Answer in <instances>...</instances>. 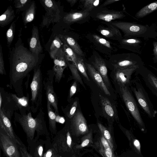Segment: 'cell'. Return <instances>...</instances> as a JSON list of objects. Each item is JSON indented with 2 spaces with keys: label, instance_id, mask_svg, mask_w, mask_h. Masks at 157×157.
<instances>
[{
  "label": "cell",
  "instance_id": "d6986e66",
  "mask_svg": "<svg viewBox=\"0 0 157 157\" xmlns=\"http://www.w3.org/2000/svg\"><path fill=\"white\" fill-rule=\"evenodd\" d=\"M53 59V71L55 74V81L59 83L62 77L65 69L68 66L62 47L58 52Z\"/></svg>",
  "mask_w": 157,
  "mask_h": 157
},
{
  "label": "cell",
  "instance_id": "4316f807",
  "mask_svg": "<svg viewBox=\"0 0 157 157\" xmlns=\"http://www.w3.org/2000/svg\"><path fill=\"white\" fill-rule=\"evenodd\" d=\"M42 5L46 11L43 22H52L56 17V12L59 11L58 7L54 1L51 0H42Z\"/></svg>",
  "mask_w": 157,
  "mask_h": 157
},
{
  "label": "cell",
  "instance_id": "44dd1931",
  "mask_svg": "<svg viewBox=\"0 0 157 157\" xmlns=\"http://www.w3.org/2000/svg\"><path fill=\"white\" fill-rule=\"evenodd\" d=\"M143 43L140 39L137 38L123 37L117 42L119 48L126 49L140 54L142 53Z\"/></svg>",
  "mask_w": 157,
  "mask_h": 157
},
{
  "label": "cell",
  "instance_id": "74e56055",
  "mask_svg": "<svg viewBox=\"0 0 157 157\" xmlns=\"http://www.w3.org/2000/svg\"><path fill=\"white\" fill-rule=\"evenodd\" d=\"M67 62L68 66L71 71L73 78L76 81L80 83V84L85 87V86L79 74L78 71L75 63L67 60Z\"/></svg>",
  "mask_w": 157,
  "mask_h": 157
},
{
  "label": "cell",
  "instance_id": "2e32d148",
  "mask_svg": "<svg viewBox=\"0 0 157 157\" xmlns=\"http://www.w3.org/2000/svg\"><path fill=\"white\" fill-rule=\"evenodd\" d=\"M90 18V12L73 10L64 15L62 21L66 27L69 28L74 23L81 24L89 22Z\"/></svg>",
  "mask_w": 157,
  "mask_h": 157
},
{
  "label": "cell",
  "instance_id": "9a60e30c",
  "mask_svg": "<svg viewBox=\"0 0 157 157\" xmlns=\"http://www.w3.org/2000/svg\"><path fill=\"white\" fill-rule=\"evenodd\" d=\"M68 125L71 134L79 136L88 132V128L86 121L82 113L79 110L77 111L70 119Z\"/></svg>",
  "mask_w": 157,
  "mask_h": 157
},
{
  "label": "cell",
  "instance_id": "f5cc1de1",
  "mask_svg": "<svg viewBox=\"0 0 157 157\" xmlns=\"http://www.w3.org/2000/svg\"><path fill=\"white\" fill-rule=\"evenodd\" d=\"M133 144L135 147L140 152V145L139 141L136 139H134L133 141Z\"/></svg>",
  "mask_w": 157,
  "mask_h": 157
},
{
  "label": "cell",
  "instance_id": "ffe728a7",
  "mask_svg": "<svg viewBox=\"0 0 157 157\" xmlns=\"http://www.w3.org/2000/svg\"><path fill=\"white\" fill-rule=\"evenodd\" d=\"M137 69L132 68L113 70L114 80L120 87L130 86L132 80V76Z\"/></svg>",
  "mask_w": 157,
  "mask_h": 157
},
{
  "label": "cell",
  "instance_id": "ba28073f",
  "mask_svg": "<svg viewBox=\"0 0 157 157\" xmlns=\"http://www.w3.org/2000/svg\"><path fill=\"white\" fill-rule=\"evenodd\" d=\"M85 37L95 50L109 57L118 51L117 44L106 39L95 32L87 33Z\"/></svg>",
  "mask_w": 157,
  "mask_h": 157
},
{
  "label": "cell",
  "instance_id": "7bdbcfd3",
  "mask_svg": "<svg viewBox=\"0 0 157 157\" xmlns=\"http://www.w3.org/2000/svg\"><path fill=\"white\" fill-rule=\"evenodd\" d=\"M77 105V101H75L71 105L69 110L64 113L66 117L69 119H71L75 115Z\"/></svg>",
  "mask_w": 157,
  "mask_h": 157
},
{
  "label": "cell",
  "instance_id": "ee69618b",
  "mask_svg": "<svg viewBox=\"0 0 157 157\" xmlns=\"http://www.w3.org/2000/svg\"><path fill=\"white\" fill-rule=\"evenodd\" d=\"M19 149L21 157H33L28 151L27 147L22 141L18 144Z\"/></svg>",
  "mask_w": 157,
  "mask_h": 157
},
{
  "label": "cell",
  "instance_id": "d6a6232c",
  "mask_svg": "<svg viewBox=\"0 0 157 157\" xmlns=\"http://www.w3.org/2000/svg\"><path fill=\"white\" fill-rule=\"evenodd\" d=\"M157 10V1L152 2L142 8L135 15V17L140 18L148 15Z\"/></svg>",
  "mask_w": 157,
  "mask_h": 157
},
{
  "label": "cell",
  "instance_id": "e575fe53",
  "mask_svg": "<svg viewBox=\"0 0 157 157\" xmlns=\"http://www.w3.org/2000/svg\"><path fill=\"white\" fill-rule=\"evenodd\" d=\"M63 42L59 36H56L52 41L50 47L49 55L51 58L54 59L59 50L62 47Z\"/></svg>",
  "mask_w": 157,
  "mask_h": 157
},
{
  "label": "cell",
  "instance_id": "ac0fdd59",
  "mask_svg": "<svg viewBox=\"0 0 157 157\" xmlns=\"http://www.w3.org/2000/svg\"><path fill=\"white\" fill-rule=\"evenodd\" d=\"M105 25H99L96 29L97 31L105 38L117 41L123 38L121 31L109 22L103 23Z\"/></svg>",
  "mask_w": 157,
  "mask_h": 157
},
{
  "label": "cell",
  "instance_id": "c3c4849f",
  "mask_svg": "<svg viewBox=\"0 0 157 157\" xmlns=\"http://www.w3.org/2000/svg\"><path fill=\"white\" fill-rule=\"evenodd\" d=\"M56 153V151L52 146L44 152L43 157H52Z\"/></svg>",
  "mask_w": 157,
  "mask_h": 157
},
{
  "label": "cell",
  "instance_id": "e0dca14e",
  "mask_svg": "<svg viewBox=\"0 0 157 157\" xmlns=\"http://www.w3.org/2000/svg\"><path fill=\"white\" fill-rule=\"evenodd\" d=\"M135 75L141 76L146 86L157 97V77L145 66L137 69Z\"/></svg>",
  "mask_w": 157,
  "mask_h": 157
},
{
  "label": "cell",
  "instance_id": "484cf974",
  "mask_svg": "<svg viewBox=\"0 0 157 157\" xmlns=\"http://www.w3.org/2000/svg\"><path fill=\"white\" fill-rule=\"evenodd\" d=\"M11 95L14 101L17 109L21 114H26L31 112L30 100L29 95L27 93L26 96L18 97L16 94L11 93Z\"/></svg>",
  "mask_w": 157,
  "mask_h": 157
},
{
  "label": "cell",
  "instance_id": "5b68a950",
  "mask_svg": "<svg viewBox=\"0 0 157 157\" xmlns=\"http://www.w3.org/2000/svg\"><path fill=\"white\" fill-rule=\"evenodd\" d=\"M130 88L135 97L138 105L143 110L147 117L153 119L157 113L139 77L136 76L132 80Z\"/></svg>",
  "mask_w": 157,
  "mask_h": 157
},
{
  "label": "cell",
  "instance_id": "9c48e42d",
  "mask_svg": "<svg viewBox=\"0 0 157 157\" xmlns=\"http://www.w3.org/2000/svg\"><path fill=\"white\" fill-rule=\"evenodd\" d=\"M122 99L128 111L138 125L143 129L145 127L138 105L129 86L120 87Z\"/></svg>",
  "mask_w": 157,
  "mask_h": 157
},
{
  "label": "cell",
  "instance_id": "ab89813d",
  "mask_svg": "<svg viewBox=\"0 0 157 157\" xmlns=\"http://www.w3.org/2000/svg\"><path fill=\"white\" fill-rule=\"evenodd\" d=\"M98 126L102 135L109 143L113 149V139L109 131L104 126L100 123H98Z\"/></svg>",
  "mask_w": 157,
  "mask_h": 157
},
{
  "label": "cell",
  "instance_id": "6f0895ef",
  "mask_svg": "<svg viewBox=\"0 0 157 157\" xmlns=\"http://www.w3.org/2000/svg\"><path fill=\"white\" fill-rule=\"evenodd\" d=\"M71 157H76L75 155H73L72 156H71Z\"/></svg>",
  "mask_w": 157,
  "mask_h": 157
},
{
  "label": "cell",
  "instance_id": "8fae6325",
  "mask_svg": "<svg viewBox=\"0 0 157 157\" xmlns=\"http://www.w3.org/2000/svg\"><path fill=\"white\" fill-rule=\"evenodd\" d=\"M54 77L53 70L48 71L43 80V88L45 91L47 101L50 104L56 116H58L59 115L58 99L53 86Z\"/></svg>",
  "mask_w": 157,
  "mask_h": 157
},
{
  "label": "cell",
  "instance_id": "d590c367",
  "mask_svg": "<svg viewBox=\"0 0 157 157\" xmlns=\"http://www.w3.org/2000/svg\"><path fill=\"white\" fill-rule=\"evenodd\" d=\"M35 8V3L34 1H33L25 13L23 18L24 24L25 25L33 20L34 18Z\"/></svg>",
  "mask_w": 157,
  "mask_h": 157
},
{
  "label": "cell",
  "instance_id": "603a6c76",
  "mask_svg": "<svg viewBox=\"0 0 157 157\" xmlns=\"http://www.w3.org/2000/svg\"><path fill=\"white\" fill-rule=\"evenodd\" d=\"M11 121L0 109V128L16 143L19 144L21 141L15 133Z\"/></svg>",
  "mask_w": 157,
  "mask_h": 157
},
{
  "label": "cell",
  "instance_id": "8d00e7d4",
  "mask_svg": "<svg viewBox=\"0 0 157 157\" xmlns=\"http://www.w3.org/2000/svg\"><path fill=\"white\" fill-rule=\"evenodd\" d=\"M84 58L78 56L75 64L78 71L83 75L88 81H90V78L87 74V71L85 64Z\"/></svg>",
  "mask_w": 157,
  "mask_h": 157
},
{
  "label": "cell",
  "instance_id": "f546056e",
  "mask_svg": "<svg viewBox=\"0 0 157 157\" xmlns=\"http://www.w3.org/2000/svg\"><path fill=\"white\" fill-rule=\"evenodd\" d=\"M47 107L48 116L49 128L51 133L55 135L57 131L56 127V115L49 102L47 101Z\"/></svg>",
  "mask_w": 157,
  "mask_h": 157
},
{
  "label": "cell",
  "instance_id": "83f0119b",
  "mask_svg": "<svg viewBox=\"0 0 157 157\" xmlns=\"http://www.w3.org/2000/svg\"><path fill=\"white\" fill-rule=\"evenodd\" d=\"M29 50L38 55L43 52V48L40 40L38 27L33 25L32 31V36L29 43Z\"/></svg>",
  "mask_w": 157,
  "mask_h": 157
},
{
  "label": "cell",
  "instance_id": "3957f363",
  "mask_svg": "<svg viewBox=\"0 0 157 157\" xmlns=\"http://www.w3.org/2000/svg\"><path fill=\"white\" fill-rule=\"evenodd\" d=\"M118 28L123 33L124 38L140 37L145 40L150 38L156 39V25H142L134 22L122 21H114L109 22Z\"/></svg>",
  "mask_w": 157,
  "mask_h": 157
},
{
  "label": "cell",
  "instance_id": "db71d44e",
  "mask_svg": "<svg viewBox=\"0 0 157 157\" xmlns=\"http://www.w3.org/2000/svg\"><path fill=\"white\" fill-rule=\"evenodd\" d=\"M67 1L70 3L71 7H73L78 1V0H67Z\"/></svg>",
  "mask_w": 157,
  "mask_h": 157
},
{
  "label": "cell",
  "instance_id": "6da1fadb",
  "mask_svg": "<svg viewBox=\"0 0 157 157\" xmlns=\"http://www.w3.org/2000/svg\"><path fill=\"white\" fill-rule=\"evenodd\" d=\"M39 56L26 48L20 38L10 51L9 85L18 97L24 96V79L40 65L41 61Z\"/></svg>",
  "mask_w": 157,
  "mask_h": 157
},
{
  "label": "cell",
  "instance_id": "7402d4cb",
  "mask_svg": "<svg viewBox=\"0 0 157 157\" xmlns=\"http://www.w3.org/2000/svg\"><path fill=\"white\" fill-rule=\"evenodd\" d=\"M52 146L51 140L39 139L28 147L29 152L33 157H43L44 152Z\"/></svg>",
  "mask_w": 157,
  "mask_h": 157
},
{
  "label": "cell",
  "instance_id": "8992f818",
  "mask_svg": "<svg viewBox=\"0 0 157 157\" xmlns=\"http://www.w3.org/2000/svg\"><path fill=\"white\" fill-rule=\"evenodd\" d=\"M40 66L33 70V78L30 84L31 112L33 113H36L42 107L44 79Z\"/></svg>",
  "mask_w": 157,
  "mask_h": 157
},
{
  "label": "cell",
  "instance_id": "7c38bea8",
  "mask_svg": "<svg viewBox=\"0 0 157 157\" xmlns=\"http://www.w3.org/2000/svg\"><path fill=\"white\" fill-rule=\"evenodd\" d=\"M0 146L6 157H21L17 144L0 128Z\"/></svg>",
  "mask_w": 157,
  "mask_h": 157
},
{
  "label": "cell",
  "instance_id": "f907efd6",
  "mask_svg": "<svg viewBox=\"0 0 157 157\" xmlns=\"http://www.w3.org/2000/svg\"><path fill=\"white\" fill-rule=\"evenodd\" d=\"M153 53L152 54L153 56L152 60L154 63H157V41H154L153 42Z\"/></svg>",
  "mask_w": 157,
  "mask_h": 157
},
{
  "label": "cell",
  "instance_id": "680465c9",
  "mask_svg": "<svg viewBox=\"0 0 157 157\" xmlns=\"http://www.w3.org/2000/svg\"><path fill=\"white\" fill-rule=\"evenodd\" d=\"M156 30L157 31V27H156Z\"/></svg>",
  "mask_w": 157,
  "mask_h": 157
},
{
  "label": "cell",
  "instance_id": "4fadbf2b",
  "mask_svg": "<svg viewBox=\"0 0 157 157\" xmlns=\"http://www.w3.org/2000/svg\"><path fill=\"white\" fill-rule=\"evenodd\" d=\"M100 74L108 87L110 86L108 76V70L106 59H104L96 51H93L88 59V62Z\"/></svg>",
  "mask_w": 157,
  "mask_h": 157
},
{
  "label": "cell",
  "instance_id": "d4e9b609",
  "mask_svg": "<svg viewBox=\"0 0 157 157\" xmlns=\"http://www.w3.org/2000/svg\"><path fill=\"white\" fill-rule=\"evenodd\" d=\"M100 102L102 111L104 116L109 121L117 120V115L116 110L109 100L105 97L100 94Z\"/></svg>",
  "mask_w": 157,
  "mask_h": 157
},
{
  "label": "cell",
  "instance_id": "7dc6e473",
  "mask_svg": "<svg viewBox=\"0 0 157 157\" xmlns=\"http://www.w3.org/2000/svg\"><path fill=\"white\" fill-rule=\"evenodd\" d=\"M30 1L28 0H17L14 1L15 7L18 9H21L28 4Z\"/></svg>",
  "mask_w": 157,
  "mask_h": 157
},
{
  "label": "cell",
  "instance_id": "f35d334b",
  "mask_svg": "<svg viewBox=\"0 0 157 157\" xmlns=\"http://www.w3.org/2000/svg\"><path fill=\"white\" fill-rule=\"evenodd\" d=\"M92 135L91 132L88 133L84 136L81 139V143L75 147V149H80L87 146L93 144Z\"/></svg>",
  "mask_w": 157,
  "mask_h": 157
},
{
  "label": "cell",
  "instance_id": "f6af8a7d",
  "mask_svg": "<svg viewBox=\"0 0 157 157\" xmlns=\"http://www.w3.org/2000/svg\"><path fill=\"white\" fill-rule=\"evenodd\" d=\"M112 149L110 147L98 151L103 157H115Z\"/></svg>",
  "mask_w": 157,
  "mask_h": 157
},
{
  "label": "cell",
  "instance_id": "836d02e7",
  "mask_svg": "<svg viewBox=\"0 0 157 157\" xmlns=\"http://www.w3.org/2000/svg\"><path fill=\"white\" fill-rule=\"evenodd\" d=\"M61 40L63 44V49L67 60L72 62L75 64L78 56L64 40Z\"/></svg>",
  "mask_w": 157,
  "mask_h": 157
},
{
  "label": "cell",
  "instance_id": "30bf717a",
  "mask_svg": "<svg viewBox=\"0 0 157 157\" xmlns=\"http://www.w3.org/2000/svg\"><path fill=\"white\" fill-rule=\"evenodd\" d=\"M90 17L93 20L103 23L110 22L123 19L126 17L124 10H116L106 7L98 6L90 12Z\"/></svg>",
  "mask_w": 157,
  "mask_h": 157
},
{
  "label": "cell",
  "instance_id": "60d3db41",
  "mask_svg": "<svg viewBox=\"0 0 157 157\" xmlns=\"http://www.w3.org/2000/svg\"><path fill=\"white\" fill-rule=\"evenodd\" d=\"M93 147L97 151L111 147L108 141L102 135L95 143Z\"/></svg>",
  "mask_w": 157,
  "mask_h": 157
},
{
  "label": "cell",
  "instance_id": "5bb4252c",
  "mask_svg": "<svg viewBox=\"0 0 157 157\" xmlns=\"http://www.w3.org/2000/svg\"><path fill=\"white\" fill-rule=\"evenodd\" d=\"M0 109L11 121L14 113L17 110L15 102L10 93L2 87L0 90Z\"/></svg>",
  "mask_w": 157,
  "mask_h": 157
},
{
  "label": "cell",
  "instance_id": "f1b7e54d",
  "mask_svg": "<svg viewBox=\"0 0 157 157\" xmlns=\"http://www.w3.org/2000/svg\"><path fill=\"white\" fill-rule=\"evenodd\" d=\"M59 36L61 40H64L78 56L84 58V54L76 40L68 35H59Z\"/></svg>",
  "mask_w": 157,
  "mask_h": 157
},
{
  "label": "cell",
  "instance_id": "681fc988",
  "mask_svg": "<svg viewBox=\"0 0 157 157\" xmlns=\"http://www.w3.org/2000/svg\"><path fill=\"white\" fill-rule=\"evenodd\" d=\"M77 81H75L71 86L69 91L68 99L70 100L75 94L77 89Z\"/></svg>",
  "mask_w": 157,
  "mask_h": 157
},
{
  "label": "cell",
  "instance_id": "1f68e13d",
  "mask_svg": "<svg viewBox=\"0 0 157 157\" xmlns=\"http://www.w3.org/2000/svg\"><path fill=\"white\" fill-rule=\"evenodd\" d=\"M15 17L14 11L11 6L8 7L6 10L0 16V26L2 27L11 22Z\"/></svg>",
  "mask_w": 157,
  "mask_h": 157
},
{
  "label": "cell",
  "instance_id": "52a82bcc",
  "mask_svg": "<svg viewBox=\"0 0 157 157\" xmlns=\"http://www.w3.org/2000/svg\"><path fill=\"white\" fill-rule=\"evenodd\" d=\"M68 125L57 132L52 142V145L57 154L64 157L73 152V143Z\"/></svg>",
  "mask_w": 157,
  "mask_h": 157
},
{
  "label": "cell",
  "instance_id": "816d5d0a",
  "mask_svg": "<svg viewBox=\"0 0 157 157\" xmlns=\"http://www.w3.org/2000/svg\"><path fill=\"white\" fill-rule=\"evenodd\" d=\"M121 0H106L102 3H101L99 6L101 7H106V6L114 3L117 2Z\"/></svg>",
  "mask_w": 157,
  "mask_h": 157
},
{
  "label": "cell",
  "instance_id": "cb8c5ba5",
  "mask_svg": "<svg viewBox=\"0 0 157 157\" xmlns=\"http://www.w3.org/2000/svg\"><path fill=\"white\" fill-rule=\"evenodd\" d=\"M85 64L87 72L94 81L105 94L110 96V92L101 76L88 62L85 61Z\"/></svg>",
  "mask_w": 157,
  "mask_h": 157
},
{
  "label": "cell",
  "instance_id": "9f6ffc18",
  "mask_svg": "<svg viewBox=\"0 0 157 157\" xmlns=\"http://www.w3.org/2000/svg\"><path fill=\"white\" fill-rule=\"evenodd\" d=\"M150 67H151L152 68H153L154 70H155L157 72V67H153V66L149 65Z\"/></svg>",
  "mask_w": 157,
  "mask_h": 157
},
{
  "label": "cell",
  "instance_id": "b9f144b4",
  "mask_svg": "<svg viewBox=\"0 0 157 157\" xmlns=\"http://www.w3.org/2000/svg\"><path fill=\"white\" fill-rule=\"evenodd\" d=\"M15 21H14L12 23L7 31L6 36L8 47L10 46L13 41L15 34Z\"/></svg>",
  "mask_w": 157,
  "mask_h": 157
},
{
  "label": "cell",
  "instance_id": "277c9868",
  "mask_svg": "<svg viewBox=\"0 0 157 157\" xmlns=\"http://www.w3.org/2000/svg\"><path fill=\"white\" fill-rule=\"evenodd\" d=\"M106 59L107 66L113 70L135 68L138 69L144 66L141 57L134 53L115 54Z\"/></svg>",
  "mask_w": 157,
  "mask_h": 157
},
{
  "label": "cell",
  "instance_id": "4dcf8cb0",
  "mask_svg": "<svg viewBox=\"0 0 157 157\" xmlns=\"http://www.w3.org/2000/svg\"><path fill=\"white\" fill-rule=\"evenodd\" d=\"M103 0H80L79 7L81 10L90 12L99 6Z\"/></svg>",
  "mask_w": 157,
  "mask_h": 157
},
{
  "label": "cell",
  "instance_id": "7a4b0ae2",
  "mask_svg": "<svg viewBox=\"0 0 157 157\" xmlns=\"http://www.w3.org/2000/svg\"><path fill=\"white\" fill-rule=\"evenodd\" d=\"M14 114V122L20 124L26 135L28 147L42 136L51 140L42 107L34 118L32 116L31 112L22 115L15 112Z\"/></svg>",
  "mask_w": 157,
  "mask_h": 157
},
{
  "label": "cell",
  "instance_id": "11a10c76",
  "mask_svg": "<svg viewBox=\"0 0 157 157\" xmlns=\"http://www.w3.org/2000/svg\"><path fill=\"white\" fill-rule=\"evenodd\" d=\"M52 157H62L61 156L57 154V153L54 155Z\"/></svg>",
  "mask_w": 157,
  "mask_h": 157
},
{
  "label": "cell",
  "instance_id": "bcb514c9",
  "mask_svg": "<svg viewBox=\"0 0 157 157\" xmlns=\"http://www.w3.org/2000/svg\"><path fill=\"white\" fill-rule=\"evenodd\" d=\"M0 74L1 75H6L4 66L2 47L1 44L0 45Z\"/></svg>",
  "mask_w": 157,
  "mask_h": 157
}]
</instances>
